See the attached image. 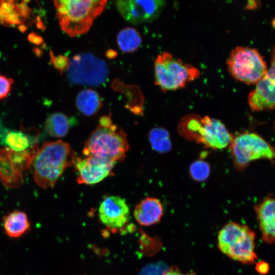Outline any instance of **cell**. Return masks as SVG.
<instances>
[{"instance_id":"obj_1","label":"cell","mask_w":275,"mask_h":275,"mask_svg":"<svg viewBox=\"0 0 275 275\" xmlns=\"http://www.w3.org/2000/svg\"><path fill=\"white\" fill-rule=\"evenodd\" d=\"M129 149L127 135L114 124L109 116L99 119L83 149L85 156L92 155L116 163L123 161Z\"/></svg>"},{"instance_id":"obj_2","label":"cell","mask_w":275,"mask_h":275,"mask_svg":"<svg viewBox=\"0 0 275 275\" xmlns=\"http://www.w3.org/2000/svg\"><path fill=\"white\" fill-rule=\"evenodd\" d=\"M74 157L66 142H44L32 162L36 184L44 189L53 187L66 168L72 164Z\"/></svg>"},{"instance_id":"obj_3","label":"cell","mask_w":275,"mask_h":275,"mask_svg":"<svg viewBox=\"0 0 275 275\" xmlns=\"http://www.w3.org/2000/svg\"><path fill=\"white\" fill-rule=\"evenodd\" d=\"M107 3V0H54L61 29L72 37L87 33Z\"/></svg>"},{"instance_id":"obj_4","label":"cell","mask_w":275,"mask_h":275,"mask_svg":"<svg viewBox=\"0 0 275 275\" xmlns=\"http://www.w3.org/2000/svg\"><path fill=\"white\" fill-rule=\"evenodd\" d=\"M255 233L248 226L235 222L226 224L218 232V248L225 255L244 264L256 262Z\"/></svg>"},{"instance_id":"obj_5","label":"cell","mask_w":275,"mask_h":275,"mask_svg":"<svg viewBox=\"0 0 275 275\" xmlns=\"http://www.w3.org/2000/svg\"><path fill=\"white\" fill-rule=\"evenodd\" d=\"M179 129L185 138L213 149L227 147L233 136L221 121L207 116L189 117L182 121Z\"/></svg>"},{"instance_id":"obj_6","label":"cell","mask_w":275,"mask_h":275,"mask_svg":"<svg viewBox=\"0 0 275 275\" xmlns=\"http://www.w3.org/2000/svg\"><path fill=\"white\" fill-rule=\"evenodd\" d=\"M155 83L163 92L184 88L200 75L199 70L193 65L174 58L164 51L154 62Z\"/></svg>"},{"instance_id":"obj_7","label":"cell","mask_w":275,"mask_h":275,"mask_svg":"<svg viewBox=\"0 0 275 275\" xmlns=\"http://www.w3.org/2000/svg\"><path fill=\"white\" fill-rule=\"evenodd\" d=\"M227 65L235 79L248 85L256 84L267 71L266 62L258 51L246 46H237L233 49Z\"/></svg>"},{"instance_id":"obj_8","label":"cell","mask_w":275,"mask_h":275,"mask_svg":"<svg viewBox=\"0 0 275 275\" xmlns=\"http://www.w3.org/2000/svg\"><path fill=\"white\" fill-rule=\"evenodd\" d=\"M229 146L238 170L245 169L253 160L266 159L272 161L274 157L273 147L255 132H245L233 136Z\"/></svg>"},{"instance_id":"obj_9","label":"cell","mask_w":275,"mask_h":275,"mask_svg":"<svg viewBox=\"0 0 275 275\" xmlns=\"http://www.w3.org/2000/svg\"><path fill=\"white\" fill-rule=\"evenodd\" d=\"M123 18L133 24L151 21L160 14L165 0H115Z\"/></svg>"},{"instance_id":"obj_10","label":"cell","mask_w":275,"mask_h":275,"mask_svg":"<svg viewBox=\"0 0 275 275\" xmlns=\"http://www.w3.org/2000/svg\"><path fill=\"white\" fill-rule=\"evenodd\" d=\"M72 164L77 172V182L92 185L101 182L112 175L115 163L92 155L84 158L75 156Z\"/></svg>"},{"instance_id":"obj_11","label":"cell","mask_w":275,"mask_h":275,"mask_svg":"<svg viewBox=\"0 0 275 275\" xmlns=\"http://www.w3.org/2000/svg\"><path fill=\"white\" fill-rule=\"evenodd\" d=\"M68 76H75L70 80L73 83L94 84L90 75H92L97 84L103 81L107 71L103 62L92 56L77 55L70 62Z\"/></svg>"},{"instance_id":"obj_12","label":"cell","mask_w":275,"mask_h":275,"mask_svg":"<svg viewBox=\"0 0 275 275\" xmlns=\"http://www.w3.org/2000/svg\"><path fill=\"white\" fill-rule=\"evenodd\" d=\"M274 58L273 50L271 64L266 74L249 93L248 103L253 112L271 111L274 107Z\"/></svg>"},{"instance_id":"obj_13","label":"cell","mask_w":275,"mask_h":275,"mask_svg":"<svg viewBox=\"0 0 275 275\" xmlns=\"http://www.w3.org/2000/svg\"><path fill=\"white\" fill-rule=\"evenodd\" d=\"M130 210L124 199L117 196L105 197L98 209L100 221L112 230H118L127 225Z\"/></svg>"},{"instance_id":"obj_14","label":"cell","mask_w":275,"mask_h":275,"mask_svg":"<svg viewBox=\"0 0 275 275\" xmlns=\"http://www.w3.org/2000/svg\"><path fill=\"white\" fill-rule=\"evenodd\" d=\"M263 241L273 244L275 238V202L269 196L255 206Z\"/></svg>"},{"instance_id":"obj_15","label":"cell","mask_w":275,"mask_h":275,"mask_svg":"<svg viewBox=\"0 0 275 275\" xmlns=\"http://www.w3.org/2000/svg\"><path fill=\"white\" fill-rule=\"evenodd\" d=\"M163 213L160 201L155 198L147 197L135 206L133 215L140 225L150 226L159 223Z\"/></svg>"},{"instance_id":"obj_16","label":"cell","mask_w":275,"mask_h":275,"mask_svg":"<svg viewBox=\"0 0 275 275\" xmlns=\"http://www.w3.org/2000/svg\"><path fill=\"white\" fill-rule=\"evenodd\" d=\"M0 180L7 188H17L22 185L23 179L12 164L9 155V149H0Z\"/></svg>"},{"instance_id":"obj_17","label":"cell","mask_w":275,"mask_h":275,"mask_svg":"<svg viewBox=\"0 0 275 275\" xmlns=\"http://www.w3.org/2000/svg\"><path fill=\"white\" fill-rule=\"evenodd\" d=\"M2 132V143L15 151L24 150L37 143V135H30L22 130L5 129Z\"/></svg>"},{"instance_id":"obj_18","label":"cell","mask_w":275,"mask_h":275,"mask_svg":"<svg viewBox=\"0 0 275 275\" xmlns=\"http://www.w3.org/2000/svg\"><path fill=\"white\" fill-rule=\"evenodd\" d=\"M4 227L7 234L11 238H18L29 230L30 222L26 214L14 210L3 218Z\"/></svg>"},{"instance_id":"obj_19","label":"cell","mask_w":275,"mask_h":275,"mask_svg":"<svg viewBox=\"0 0 275 275\" xmlns=\"http://www.w3.org/2000/svg\"><path fill=\"white\" fill-rule=\"evenodd\" d=\"M76 105L83 114L91 116L100 109L102 106V102L96 91L92 89H85L77 95Z\"/></svg>"},{"instance_id":"obj_20","label":"cell","mask_w":275,"mask_h":275,"mask_svg":"<svg viewBox=\"0 0 275 275\" xmlns=\"http://www.w3.org/2000/svg\"><path fill=\"white\" fill-rule=\"evenodd\" d=\"M71 119L62 113L49 115L45 123V129L50 135L61 138L67 135L72 125Z\"/></svg>"},{"instance_id":"obj_21","label":"cell","mask_w":275,"mask_h":275,"mask_svg":"<svg viewBox=\"0 0 275 275\" xmlns=\"http://www.w3.org/2000/svg\"><path fill=\"white\" fill-rule=\"evenodd\" d=\"M9 149V155L15 170L21 174L30 169L37 154L39 147L38 143L21 151H15Z\"/></svg>"},{"instance_id":"obj_22","label":"cell","mask_w":275,"mask_h":275,"mask_svg":"<svg viewBox=\"0 0 275 275\" xmlns=\"http://www.w3.org/2000/svg\"><path fill=\"white\" fill-rule=\"evenodd\" d=\"M117 41L120 49L125 52H133L141 46L142 38L139 33L132 28L121 30L118 34Z\"/></svg>"},{"instance_id":"obj_23","label":"cell","mask_w":275,"mask_h":275,"mask_svg":"<svg viewBox=\"0 0 275 275\" xmlns=\"http://www.w3.org/2000/svg\"><path fill=\"white\" fill-rule=\"evenodd\" d=\"M152 149L158 153H166L171 148L172 143L169 132L162 127L151 129L148 135Z\"/></svg>"},{"instance_id":"obj_24","label":"cell","mask_w":275,"mask_h":275,"mask_svg":"<svg viewBox=\"0 0 275 275\" xmlns=\"http://www.w3.org/2000/svg\"><path fill=\"white\" fill-rule=\"evenodd\" d=\"M209 165L205 161L197 160L190 166L189 173L192 178L197 181H204L209 176Z\"/></svg>"},{"instance_id":"obj_25","label":"cell","mask_w":275,"mask_h":275,"mask_svg":"<svg viewBox=\"0 0 275 275\" xmlns=\"http://www.w3.org/2000/svg\"><path fill=\"white\" fill-rule=\"evenodd\" d=\"M49 56L51 64L61 73L68 69L70 62L67 57L63 55L54 56L51 50Z\"/></svg>"},{"instance_id":"obj_26","label":"cell","mask_w":275,"mask_h":275,"mask_svg":"<svg viewBox=\"0 0 275 275\" xmlns=\"http://www.w3.org/2000/svg\"><path fill=\"white\" fill-rule=\"evenodd\" d=\"M13 84V80L12 78L0 74V100L8 95Z\"/></svg>"},{"instance_id":"obj_27","label":"cell","mask_w":275,"mask_h":275,"mask_svg":"<svg viewBox=\"0 0 275 275\" xmlns=\"http://www.w3.org/2000/svg\"><path fill=\"white\" fill-rule=\"evenodd\" d=\"M269 266L266 262L261 261L258 262L256 266V270L261 274H266L268 272Z\"/></svg>"},{"instance_id":"obj_28","label":"cell","mask_w":275,"mask_h":275,"mask_svg":"<svg viewBox=\"0 0 275 275\" xmlns=\"http://www.w3.org/2000/svg\"><path fill=\"white\" fill-rule=\"evenodd\" d=\"M28 40L31 43L37 45H41L43 42L42 38L39 35L34 33H31L29 35Z\"/></svg>"},{"instance_id":"obj_29","label":"cell","mask_w":275,"mask_h":275,"mask_svg":"<svg viewBox=\"0 0 275 275\" xmlns=\"http://www.w3.org/2000/svg\"><path fill=\"white\" fill-rule=\"evenodd\" d=\"M164 275H195L194 273L185 274L181 272L177 267H172Z\"/></svg>"}]
</instances>
